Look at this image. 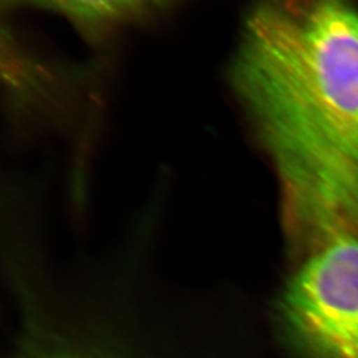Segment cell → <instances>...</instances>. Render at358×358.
<instances>
[{"mask_svg":"<svg viewBox=\"0 0 358 358\" xmlns=\"http://www.w3.org/2000/svg\"><path fill=\"white\" fill-rule=\"evenodd\" d=\"M285 328L306 358H358V236L303 257L282 301Z\"/></svg>","mask_w":358,"mask_h":358,"instance_id":"7a4b0ae2","label":"cell"},{"mask_svg":"<svg viewBox=\"0 0 358 358\" xmlns=\"http://www.w3.org/2000/svg\"><path fill=\"white\" fill-rule=\"evenodd\" d=\"M170 0H3L8 7L60 13L87 35L97 36L159 10Z\"/></svg>","mask_w":358,"mask_h":358,"instance_id":"3957f363","label":"cell"},{"mask_svg":"<svg viewBox=\"0 0 358 358\" xmlns=\"http://www.w3.org/2000/svg\"><path fill=\"white\" fill-rule=\"evenodd\" d=\"M232 81L301 257L358 236V0H255Z\"/></svg>","mask_w":358,"mask_h":358,"instance_id":"6da1fadb","label":"cell"}]
</instances>
